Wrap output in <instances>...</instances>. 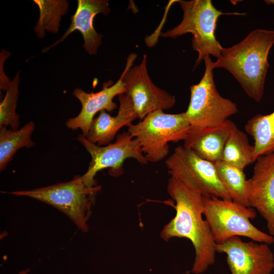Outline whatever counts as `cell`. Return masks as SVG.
<instances>
[{"label": "cell", "instance_id": "cell-1", "mask_svg": "<svg viewBox=\"0 0 274 274\" xmlns=\"http://www.w3.org/2000/svg\"><path fill=\"white\" fill-rule=\"evenodd\" d=\"M167 190L175 201L176 215L163 227L160 236L165 241L175 237L190 240L195 250L191 271L201 274L215 263L216 253L210 226L202 218V195L173 177L168 180Z\"/></svg>", "mask_w": 274, "mask_h": 274}, {"label": "cell", "instance_id": "cell-2", "mask_svg": "<svg viewBox=\"0 0 274 274\" xmlns=\"http://www.w3.org/2000/svg\"><path fill=\"white\" fill-rule=\"evenodd\" d=\"M274 44V31L256 29L239 43L223 48L212 65L223 68L237 80L246 94L260 102L263 96L269 64L268 57Z\"/></svg>", "mask_w": 274, "mask_h": 274}, {"label": "cell", "instance_id": "cell-3", "mask_svg": "<svg viewBox=\"0 0 274 274\" xmlns=\"http://www.w3.org/2000/svg\"><path fill=\"white\" fill-rule=\"evenodd\" d=\"M183 11L181 22L174 28L160 36L176 38L186 33L193 36V49L198 53L195 67L204 58L212 55L217 58L223 47L216 37L219 18L223 15H244L239 12L224 13L218 10L211 0L177 1Z\"/></svg>", "mask_w": 274, "mask_h": 274}, {"label": "cell", "instance_id": "cell-4", "mask_svg": "<svg viewBox=\"0 0 274 274\" xmlns=\"http://www.w3.org/2000/svg\"><path fill=\"white\" fill-rule=\"evenodd\" d=\"M100 189L101 186L98 185L88 186L82 176L78 175L68 182L9 193L29 197L48 204L66 215L81 231L87 232V222Z\"/></svg>", "mask_w": 274, "mask_h": 274}, {"label": "cell", "instance_id": "cell-5", "mask_svg": "<svg viewBox=\"0 0 274 274\" xmlns=\"http://www.w3.org/2000/svg\"><path fill=\"white\" fill-rule=\"evenodd\" d=\"M202 200L203 215L216 244L235 236L269 245L274 243L273 236L258 229L250 222L257 216L253 208L214 196L202 195Z\"/></svg>", "mask_w": 274, "mask_h": 274}, {"label": "cell", "instance_id": "cell-6", "mask_svg": "<svg viewBox=\"0 0 274 274\" xmlns=\"http://www.w3.org/2000/svg\"><path fill=\"white\" fill-rule=\"evenodd\" d=\"M127 127V132L138 141L147 161L155 163L167 156L169 142L184 141L191 126L185 112L167 114L158 110Z\"/></svg>", "mask_w": 274, "mask_h": 274}, {"label": "cell", "instance_id": "cell-7", "mask_svg": "<svg viewBox=\"0 0 274 274\" xmlns=\"http://www.w3.org/2000/svg\"><path fill=\"white\" fill-rule=\"evenodd\" d=\"M203 61L204 74L198 83L190 86V101L185 112L191 128L219 125L238 112L236 104L218 91L211 57H206Z\"/></svg>", "mask_w": 274, "mask_h": 274}, {"label": "cell", "instance_id": "cell-8", "mask_svg": "<svg viewBox=\"0 0 274 274\" xmlns=\"http://www.w3.org/2000/svg\"><path fill=\"white\" fill-rule=\"evenodd\" d=\"M171 177L202 195L232 200L221 182L214 163L203 159L183 146L177 147L165 160Z\"/></svg>", "mask_w": 274, "mask_h": 274}, {"label": "cell", "instance_id": "cell-9", "mask_svg": "<svg viewBox=\"0 0 274 274\" xmlns=\"http://www.w3.org/2000/svg\"><path fill=\"white\" fill-rule=\"evenodd\" d=\"M77 140L91 156L87 170L82 176L84 182L89 187L97 185L95 177L104 169L108 168L112 176L122 175L123 163L127 159L133 158L142 165L148 162L138 141L126 131L118 134L114 143L104 146L91 143L82 134L78 136Z\"/></svg>", "mask_w": 274, "mask_h": 274}, {"label": "cell", "instance_id": "cell-10", "mask_svg": "<svg viewBox=\"0 0 274 274\" xmlns=\"http://www.w3.org/2000/svg\"><path fill=\"white\" fill-rule=\"evenodd\" d=\"M136 56L135 53L128 55L122 75L125 94L130 97L141 120L154 111L173 108L176 100L174 96L157 87L151 81L147 71L146 54L143 55L139 65L132 66Z\"/></svg>", "mask_w": 274, "mask_h": 274}, {"label": "cell", "instance_id": "cell-11", "mask_svg": "<svg viewBox=\"0 0 274 274\" xmlns=\"http://www.w3.org/2000/svg\"><path fill=\"white\" fill-rule=\"evenodd\" d=\"M269 245L244 242L239 236L216 244V252L225 253L231 274H271L274 254Z\"/></svg>", "mask_w": 274, "mask_h": 274}, {"label": "cell", "instance_id": "cell-12", "mask_svg": "<svg viewBox=\"0 0 274 274\" xmlns=\"http://www.w3.org/2000/svg\"><path fill=\"white\" fill-rule=\"evenodd\" d=\"M247 186L249 206L264 219L269 234L274 236V152L256 159Z\"/></svg>", "mask_w": 274, "mask_h": 274}, {"label": "cell", "instance_id": "cell-13", "mask_svg": "<svg viewBox=\"0 0 274 274\" xmlns=\"http://www.w3.org/2000/svg\"><path fill=\"white\" fill-rule=\"evenodd\" d=\"M112 83V81L104 83L102 89L96 92L87 93L80 88H75L73 94L81 102L82 109L77 116L66 121V126L72 130L80 129L82 134L86 136L98 112L114 110L117 105L113 101L114 98L125 93L126 91L122 74L115 83Z\"/></svg>", "mask_w": 274, "mask_h": 274}, {"label": "cell", "instance_id": "cell-14", "mask_svg": "<svg viewBox=\"0 0 274 274\" xmlns=\"http://www.w3.org/2000/svg\"><path fill=\"white\" fill-rule=\"evenodd\" d=\"M110 12L107 0H78L75 14L71 17V23L63 36L49 47L43 50L48 51L51 48L61 43L72 32L79 31L84 43L83 47L90 55L97 53L103 36L98 33L93 26V19L99 13Z\"/></svg>", "mask_w": 274, "mask_h": 274}, {"label": "cell", "instance_id": "cell-15", "mask_svg": "<svg viewBox=\"0 0 274 274\" xmlns=\"http://www.w3.org/2000/svg\"><path fill=\"white\" fill-rule=\"evenodd\" d=\"M236 127L233 121L227 119L215 126L190 127L183 146L200 158L214 163L221 160L226 142Z\"/></svg>", "mask_w": 274, "mask_h": 274}, {"label": "cell", "instance_id": "cell-16", "mask_svg": "<svg viewBox=\"0 0 274 274\" xmlns=\"http://www.w3.org/2000/svg\"><path fill=\"white\" fill-rule=\"evenodd\" d=\"M119 108L117 114L112 116L105 110L99 112L91 123L87 139L99 146L108 145L118 131L128 127L139 118L130 97L125 93L118 95Z\"/></svg>", "mask_w": 274, "mask_h": 274}, {"label": "cell", "instance_id": "cell-17", "mask_svg": "<svg viewBox=\"0 0 274 274\" xmlns=\"http://www.w3.org/2000/svg\"><path fill=\"white\" fill-rule=\"evenodd\" d=\"M245 129L254 140L256 160L260 156L274 152V111L266 115H255L247 121Z\"/></svg>", "mask_w": 274, "mask_h": 274}, {"label": "cell", "instance_id": "cell-18", "mask_svg": "<svg viewBox=\"0 0 274 274\" xmlns=\"http://www.w3.org/2000/svg\"><path fill=\"white\" fill-rule=\"evenodd\" d=\"M35 124L29 121L17 130L0 127V170L3 171L13 159L18 150L22 147L30 148L36 144L31 139Z\"/></svg>", "mask_w": 274, "mask_h": 274}, {"label": "cell", "instance_id": "cell-19", "mask_svg": "<svg viewBox=\"0 0 274 274\" xmlns=\"http://www.w3.org/2000/svg\"><path fill=\"white\" fill-rule=\"evenodd\" d=\"M221 160L243 169L256 160L253 146L250 145L246 134L237 127L226 142Z\"/></svg>", "mask_w": 274, "mask_h": 274}, {"label": "cell", "instance_id": "cell-20", "mask_svg": "<svg viewBox=\"0 0 274 274\" xmlns=\"http://www.w3.org/2000/svg\"><path fill=\"white\" fill-rule=\"evenodd\" d=\"M214 164L218 177L229 192L232 200L250 207L248 199L247 180L244 169L221 160Z\"/></svg>", "mask_w": 274, "mask_h": 274}, {"label": "cell", "instance_id": "cell-21", "mask_svg": "<svg viewBox=\"0 0 274 274\" xmlns=\"http://www.w3.org/2000/svg\"><path fill=\"white\" fill-rule=\"evenodd\" d=\"M40 10V17L34 31L37 37L42 38L45 31L52 33L58 32L61 17L68 11L66 1L34 0Z\"/></svg>", "mask_w": 274, "mask_h": 274}, {"label": "cell", "instance_id": "cell-22", "mask_svg": "<svg viewBox=\"0 0 274 274\" xmlns=\"http://www.w3.org/2000/svg\"><path fill=\"white\" fill-rule=\"evenodd\" d=\"M19 73L7 83L6 94L0 103V127L10 126L12 130L19 129V116L16 112L19 96Z\"/></svg>", "mask_w": 274, "mask_h": 274}, {"label": "cell", "instance_id": "cell-23", "mask_svg": "<svg viewBox=\"0 0 274 274\" xmlns=\"http://www.w3.org/2000/svg\"><path fill=\"white\" fill-rule=\"evenodd\" d=\"M29 270H30L29 269L21 270L18 274H30V273H29Z\"/></svg>", "mask_w": 274, "mask_h": 274}, {"label": "cell", "instance_id": "cell-24", "mask_svg": "<svg viewBox=\"0 0 274 274\" xmlns=\"http://www.w3.org/2000/svg\"><path fill=\"white\" fill-rule=\"evenodd\" d=\"M264 2L267 5H274V0H265Z\"/></svg>", "mask_w": 274, "mask_h": 274}]
</instances>
